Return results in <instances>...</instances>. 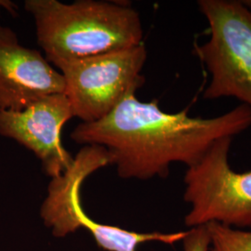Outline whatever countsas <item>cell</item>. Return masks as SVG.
<instances>
[{
	"instance_id": "obj_1",
	"label": "cell",
	"mask_w": 251,
	"mask_h": 251,
	"mask_svg": "<svg viewBox=\"0 0 251 251\" xmlns=\"http://www.w3.org/2000/svg\"><path fill=\"white\" fill-rule=\"evenodd\" d=\"M189 108L166 113L158 100L143 102L129 94L99 121L81 123L71 139L105 148L122 179L166 178L173 163L197 164L217 140L251 126V111L240 104L212 118L190 117Z\"/></svg>"
},
{
	"instance_id": "obj_2",
	"label": "cell",
	"mask_w": 251,
	"mask_h": 251,
	"mask_svg": "<svg viewBox=\"0 0 251 251\" xmlns=\"http://www.w3.org/2000/svg\"><path fill=\"white\" fill-rule=\"evenodd\" d=\"M37 43L50 63L126 50L143 42L140 14L124 4L79 0H26Z\"/></svg>"
},
{
	"instance_id": "obj_3",
	"label": "cell",
	"mask_w": 251,
	"mask_h": 251,
	"mask_svg": "<svg viewBox=\"0 0 251 251\" xmlns=\"http://www.w3.org/2000/svg\"><path fill=\"white\" fill-rule=\"evenodd\" d=\"M107 165H112V162L105 148L87 145L74 158L67 171L51 179L48 196L40 207V217L54 237L63 238L78 230H85L104 251H137L145 243L174 245L182 241L188 231L139 233L100 224L85 212L81 204V186L91 173Z\"/></svg>"
},
{
	"instance_id": "obj_4",
	"label": "cell",
	"mask_w": 251,
	"mask_h": 251,
	"mask_svg": "<svg viewBox=\"0 0 251 251\" xmlns=\"http://www.w3.org/2000/svg\"><path fill=\"white\" fill-rule=\"evenodd\" d=\"M198 5L209 25V39L195 45L210 75L203 98H235L251 111V10L242 1L200 0Z\"/></svg>"
},
{
	"instance_id": "obj_5",
	"label": "cell",
	"mask_w": 251,
	"mask_h": 251,
	"mask_svg": "<svg viewBox=\"0 0 251 251\" xmlns=\"http://www.w3.org/2000/svg\"><path fill=\"white\" fill-rule=\"evenodd\" d=\"M233 137L217 140L199 161L187 168L183 199L191 206L184 224L210 223L251 228V171L236 172L229 163Z\"/></svg>"
},
{
	"instance_id": "obj_6",
	"label": "cell",
	"mask_w": 251,
	"mask_h": 251,
	"mask_svg": "<svg viewBox=\"0 0 251 251\" xmlns=\"http://www.w3.org/2000/svg\"><path fill=\"white\" fill-rule=\"evenodd\" d=\"M147 59L144 43L126 50L53 63L63 75L74 117L82 123L108 116L145 83L142 70Z\"/></svg>"
},
{
	"instance_id": "obj_7",
	"label": "cell",
	"mask_w": 251,
	"mask_h": 251,
	"mask_svg": "<svg viewBox=\"0 0 251 251\" xmlns=\"http://www.w3.org/2000/svg\"><path fill=\"white\" fill-rule=\"evenodd\" d=\"M74 117L64 93L52 94L19 112L0 111V135L34 152L47 176H61L74 158L61 142V130Z\"/></svg>"
},
{
	"instance_id": "obj_8",
	"label": "cell",
	"mask_w": 251,
	"mask_h": 251,
	"mask_svg": "<svg viewBox=\"0 0 251 251\" xmlns=\"http://www.w3.org/2000/svg\"><path fill=\"white\" fill-rule=\"evenodd\" d=\"M64 91L61 72L38 50L22 45L12 29L0 25V111L19 112Z\"/></svg>"
},
{
	"instance_id": "obj_9",
	"label": "cell",
	"mask_w": 251,
	"mask_h": 251,
	"mask_svg": "<svg viewBox=\"0 0 251 251\" xmlns=\"http://www.w3.org/2000/svg\"><path fill=\"white\" fill-rule=\"evenodd\" d=\"M209 251H251V232L210 223Z\"/></svg>"
},
{
	"instance_id": "obj_10",
	"label": "cell",
	"mask_w": 251,
	"mask_h": 251,
	"mask_svg": "<svg viewBox=\"0 0 251 251\" xmlns=\"http://www.w3.org/2000/svg\"><path fill=\"white\" fill-rule=\"evenodd\" d=\"M181 242L184 251H209L210 236L206 225L188 230Z\"/></svg>"
},
{
	"instance_id": "obj_11",
	"label": "cell",
	"mask_w": 251,
	"mask_h": 251,
	"mask_svg": "<svg viewBox=\"0 0 251 251\" xmlns=\"http://www.w3.org/2000/svg\"><path fill=\"white\" fill-rule=\"evenodd\" d=\"M242 3L251 11V0H243Z\"/></svg>"
}]
</instances>
